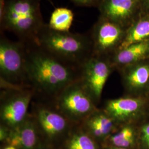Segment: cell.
<instances>
[{"instance_id":"6da1fadb","label":"cell","mask_w":149,"mask_h":149,"mask_svg":"<svg viewBox=\"0 0 149 149\" xmlns=\"http://www.w3.org/2000/svg\"><path fill=\"white\" fill-rule=\"evenodd\" d=\"M24 44L27 77L39 91L56 97L68 86L80 80L81 66L64 62L35 43Z\"/></svg>"},{"instance_id":"7a4b0ae2","label":"cell","mask_w":149,"mask_h":149,"mask_svg":"<svg viewBox=\"0 0 149 149\" xmlns=\"http://www.w3.org/2000/svg\"><path fill=\"white\" fill-rule=\"evenodd\" d=\"M41 0H0V33H13L24 44L35 42L45 23Z\"/></svg>"},{"instance_id":"3957f363","label":"cell","mask_w":149,"mask_h":149,"mask_svg":"<svg viewBox=\"0 0 149 149\" xmlns=\"http://www.w3.org/2000/svg\"><path fill=\"white\" fill-rule=\"evenodd\" d=\"M33 43L64 62L77 66H81L93 55L89 32H60L51 28L48 23L39 33Z\"/></svg>"},{"instance_id":"277c9868","label":"cell","mask_w":149,"mask_h":149,"mask_svg":"<svg viewBox=\"0 0 149 149\" xmlns=\"http://www.w3.org/2000/svg\"><path fill=\"white\" fill-rule=\"evenodd\" d=\"M80 80L68 86L56 97V109L75 124H81L97 111L95 102Z\"/></svg>"},{"instance_id":"5b68a950","label":"cell","mask_w":149,"mask_h":149,"mask_svg":"<svg viewBox=\"0 0 149 149\" xmlns=\"http://www.w3.org/2000/svg\"><path fill=\"white\" fill-rule=\"evenodd\" d=\"M1 79L13 84L27 77L26 48L20 41L13 42L0 33Z\"/></svg>"},{"instance_id":"8992f818","label":"cell","mask_w":149,"mask_h":149,"mask_svg":"<svg viewBox=\"0 0 149 149\" xmlns=\"http://www.w3.org/2000/svg\"><path fill=\"white\" fill-rule=\"evenodd\" d=\"M126 29L117 23L100 17L90 33L94 56L104 57L114 53L120 47Z\"/></svg>"},{"instance_id":"52a82bcc","label":"cell","mask_w":149,"mask_h":149,"mask_svg":"<svg viewBox=\"0 0 149 149\" xmlns=\"http://www.w3.org/2000/svg\"><path fill=\"white\" fill-rule=\"evenodd\" d=\"M112 65L104 58L92 55L81 66L80 81L94 102L101 98Z\"/></svg>"},{"instance_id":"ba28073f","label":"cell","mask_w":149,"mask_h":149,"mask_svg":"<svg viewBox=\"0 0 149 149\" xmlns=\"http://www.w3.org/2000/svg\"><path fill=\"white\" fill-rule=\"evenodd\" d=\"M33 118L39 132L49 140H54L70 133L75 124L71 122L61 112L47 107H38Z\"/></svg>"},{"instance_id":"9c48e42d","label":"cell","mask_w":149,"mask_h":149,"mask_svg":"<svg viewBox=\"0 0 149 149\" xmlns=\"http://www.w3.org/2000/svg\"><path fill=\"white\" fill-rule=\"evenodd\" d=\"M142 0H102L98 6L100 16L127 29L141 10Z\"/></svg>"},{"instance_id":"30bf717a","label":"cell","mask_w":149,"mask_h":149,"mask_svg":"<svg viewBox=\"0 0 149 149\" xmlns=\"http://www.w3.org/2000/svg\"><path fill=\"white\" fill-rule=\"evenodd\" d=\"M32 96V91H19L6 99L1 105V124L11 129L24 122Z\"/></svg>"},{"instance_id":"8fae6325","label":"cell","mask_w":149,"mask_h":149,"mask_svg":"<svg viewBox=\"0 0 149 149\" xmlns=\"http://www.w3.org/2000/svg\"><path fill=\"white\" fill-rule=\"evenodd\" d=\"M39 133L34 118L28 116L20 125L10 129L6 143L17 149H36L39 141Z\"/></svg>"},{"instance_id":"7c38bea8","label":"cell","mask_w":149,"mask_h":149,"mask_svg":"<svg viewBox=\"0 0 149 149\" xmlns=\"http://www.w3.org/2000/svg\"><path fill=\"white\" fill-rule=\"evenodd\" d=\"M142 107L141 100L132 98H120L107 102L104 112L115 122H121L133 117Z\"/></svg>"},{"instance_id":"4fadbf2b","label":"cell","mask_w":149,"mask_h":149,"mask_svg":"<svg viewBox=\"0 0 149 149\" xmlns=\"http://www.w3.org/2000/svg\"><path fill=\"white\" fill-rule=\"evenodd\" d=\"M114 123L105 112L101 113L97 110L80 124L93 138L102 139L106 138L113 131Z\"/></svg>"},{"instance_id":"5bb4252c","label":"cell","mask_w":149,"mask_h":149,"mask_svg":"<svg viewBox=\"0 0 149 149\" xmlns=\"http://www.w3.org/2000/svg\"><path fill=\"white\" fill-rule=\"evenodd\" d=\"M149 55V40L134 43L117 50L112 55L113 65L126 66L135 64Z\"/></svg>"},{"instance_id":"9a60e30c","label":"cell","mask_w":149,"mask_h":149,"mask_svg":"<svg viewBox=\"0 0 149 149\" xmlns=\"http://www.w3.org/2000/svg\"><path fill=\"white\" fill-rule=\"evenodd\" d=\"M149 40V15H144L136 19L126 29L122 42L118 49L131 44Z\"/></svg>"},{"instance_id":"2e32d148","label":"cell","mask_w":149,"mask_h":149,"mask_svg":"<svg viewBox=\"0 0 149 149\" xmlns=\"http://www.w3.org/2000/svg\"><path fill=\"white\" fill-rule=\"evenodd\" d=\"M81 125V124H80ZM64 149H98V145L90 134L81 125L71 130L66 141Z\"/></svg>"},{"instance_id":"e0dca14e","label":"cell","mask_w":149,"mask_h":149,"mask_svg":"<svg viewBox=\"0 0 149 149\" xmlns=\"http://www.w3.org/2000/svg\"><path fill=\"white\" fill-rule=\"evenodd\" d=\"M125 69V79L131 87L139 88L144 86L149 80V65L146 64L133 65Z\"/></svg>"},{"instance_id":"ac0fdd59","label":"cell","mask_w":149,"mask_h":149,"mask_svg":"<svg viewBox=\"0 0 149 149\" xmlns=\"http://www.w3.org/2000/svg\"><path fill=\"white\" fill-rule=\"evenodd\" d=\"M74 20V13L71 10L65 7L56 8L52 13L49 26L55 31L69 32Z\"/></svg>"},{"instance_id":"d6986e66","label":"cell","mask_w":149,"mask_h":149,"mask_svg":"<svg viewBox=\"0 0 149 149\" xmlns=\"http://www.w3.org/2000/svg\"><path fill=\"white\" fill-rule=\"evenodd\" d=\"M134 140V131L129 126L123 127L118 132L112 135L109 138V141L112 146L126 149L133 145Z\"/></svg>"},{"instance_id":"ffe728a7","label":"cell","mask_w":149,"mask_h":149,"mask_svg":"<svg viewBox=\"0 0 149 149\" xmlns=\"http://www.w3.org/2000/svg\"><path fill=\"white\" fill-rule=\"evenodd\" d=\"M74 5L80 7H98L102 0H71Z\"/></svg>"},{"instance_id":"44dd1931","label":"cell","mask_w":149,"mask_h":149,"mask_svg":"<svg viewBox=\"0 0 149 149\" xmlns=\"http://www.w3.org/2000/svg\"><path fill=\"white\" fill-rule=\"evenodd\" d=\"M141 140L144 147L149 149V124L145 125L141 128Z\"/></svg>"},{"instance_id":"7402d4cb","label":"cell","mask_w":149,"mask_h":149,"mask_svg":"<svg viewBox=\"0 0 149 149\" xmlns=\"http://www.w3.org/2000/svg\"><path fill=\"white\" fill-rule=\"evenodd\" d=\"M10 128L6 127L3 125L1 124L0 125V141L2 143H6V140L8 138L10 132Z\"/></svg>"},{"instance_id":"603a6c76","label":"cell","mask_w":149,"mask_h":149,"mask_svg":"<svg viewBox=\"0 0 149 149\" xmlns=\"http://www.w3.org/2000/svg\"><path fill=\"white\" fill-rule=\"evenodd\" d=\"M141 11L144 15H149V0H142Z\"/></svg>"},{"instance_id":"cb8c5ba5","label":"cell","mask_w":149,"mask_h":149,"mask_svg":"<svg viewBox=\"0 0 149 149\" xmlns=\"http://www.w3.org/2000/svg\"><path fill=\"white\" fill-rule=\"evenodd\" d=\"M2 149H17L15 146H13L12 145H7L6 147Z\"/></svg>"},{"instance_id":"d4e9b609","label":"cell","mask_w":149,"mask_h":149,"mask_svg":"<svg viewBox=\"0 0 149 149\" xmlns=\"http://www.w3.org/2000/svg\"><path fill=\"white\" fill-rule=\"evenodd\" d=\"M107 149H127L126 148H118V147H115V146H112L110 147Z\"/></svg>"}]
</instances>
